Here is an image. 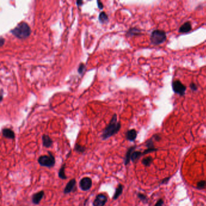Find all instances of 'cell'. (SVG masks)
Masks as SVG:
<instances>
[{
    "label": "cell",
    "mask_w": 206,
    "mask_h": 206,
    "mask_svg": "<svg viewBox=\"0 0 206 206\" xmlns=\"http://www.w3.org/2000/svg\"><path fill=\"white\" fill-rule=\"evenodd\" d=\"M121 128V123L117 120V116L115 114L113 115L110 122L103 131L101 135L103 140H106L116 134Z\"/></svg>",
    "instance_id": "obj_1"
},
{
    "label": "cell",
    "mask_w": 206,
    "mask_h": 206,
    "mask_svg": "<svg viewBox=\"0 0 206 206\" xmlns=\"http://www.w3.org/2000/svg\"><path fill=\"white\" fill-rule=\"evenodd\" d=\"M11 34L18 39H26L31 34V29L29 24L25 22L18 24L11 31Z\"/></svg>",
    "instance_id": "obj_2"
},
{
    "label": "cell",
    "mask_w": 206,
    "mask_h": 206,
    "mask_svg": "<svg viewBox=\"0 0 206 206\" xmlns=\"http://www.w3.org/2000/svg\"><path fill=\"white\" fill-rule=\"evenodd\" d=\"M48 155H41L38 159V162L41 166L48 168H54L56 164V160L55 156L51 153V152L48 151Z\"/></svg>",
    "instance_id": "obj_3"
},
{
    "label": "cell",
    "mask_w": 206,
    "mask_h": 206,
    "mask_svg": "<svg viewBox=\"0 0 206 206\" xmlns=\"http://www.w3.org/2000/svg\"><path fill=\"white\" fill-rule=\"evenodd\" d=\"M166 34L163 30H154L150 35V40L154 45H160L163 43L166 40Z\"/></svg>",
    "instance_id": "obj_4"
},
{
    "label": "cell",
    "mask_w": 206,
    "mask_h": 206,
    "mask_svg": "<svg viewBox=\"0 0 206 206\" xmlns=\"http://www.w3.org/2000/svg\"><path fill=\"white\" fill-rule=\"evenodd\" d=\"M173 91L180 96H184L186 93V86L183 85L180 81H174L172 83Z\"/></svg>",
    "instance_id": "obj_5"
},
{
    "label": "cell",
    "mask_w": 206,
    "mask_h": 206,
    "mask_svg": "<svg viewBox=\"0 0 206 206\" xmlns=\"http://www.w3.org/2000/svg\"><path fill=\"white\" fill-rule=\"evenodd\" d=\"M93 185L92 180L90 177H83L79 181V187L82 191H88Z\"/></svg>",
    "instance_id": "obj_6"
},
{
    "label": "cell",
    "mask_w": 206,
    "mask_h": 206,
    "mask_svg": "<svg viewBox=\"0 0 206 206\" xmlns=\"http://www.w3.org/2000/svg\"><path fill=\"white\" fill-rule=\"evenodd\" d=\"M108 201V198L103 193H99L96 195L93 202V206H105Z\"/></svg>",
    "instance_id": "obj_7"
},
{
    "label": "cell",
    "mask_w": 206,
    "mask_h": 206,
    "mask_svg": "<svg viewBox=\"0 0 206 206\" xmlns=\"http://www.w3.org/2000/svg\"><path fill=\"white\" fill-rule=\"evenodd\" d=\"M76 179H71L66 184V186L63 189V193L68 194L74 192V189H76Z\"/></svg>",
    "instance_id": "obj_8"
},
{
    "label": "cell",
    "mask_w": 206,
    "mask_h": 206,
    "mask_svg": "<svg viewBox=\"0 0 206 206\" xmlns=\"http://www.w3.org/2000/svg\"><path fill=\"white\" fill-rule=\"evenodd\" d=\"M45 192L44 190H41L38 192L34 193L31 197V201L35 205H38L40 204L41 200L44 198Z\"/></svg>",
    "instance_id": "obj_9"
},
{
    "label": "cell",
    "mask_w": 206,
    "mask_h": 206,
    "mask_svg": "<svg viewBox=\"0 0 206 206\" xmlns=\"http://www.w3.org/2000/svg\"><path fill=\"white\" fill-rule=\"evenodd\" d=\"M42 145L44 147L46 148H48L52 146L53 144V141L50 138V137L47 134H43L42 136Z\"/></svg>",
    "instance_id": "obj_10"
},
{
    "label": "cell",
    "mask_w": 206,
    "mask_h": 206,
    "mask_svg": "<svg viewBox=\"0 0 206 206\" xmlns=\"http://www.w3.org/2000/svg\"><path fill=\"white\" fill-rule=\"evenodd\" d=\"M3 136L6 138L14 140L15 138V134L14 131L10 128H4L2 130Z\"/></svg>",
    "instance_id": "obj_11"
},
{
    "label": "cell",
    "mask_w": 206,
    "mask_h": 206,
    "mask_svg": "<svg viewBox=\"0 0 206 206\" xmlns=\"http://www.w3.org/2000/svg\"><path fill=\"white\" fill-rule=\"evenodd\" d=\"M136 146H131L130 147L128 150L126 152V154L125 155V160H124V163H125V165L126 166L128 165L129 164L130 161H131V155L133 154V152L134 151V150L135 149Z\"/></svg>",
    "instance_id": "obj_12"
},
{
    "label": "cell",
    "mask_w": 206,
    "mask_h": 206,
    "mask_svg": "<svg viewBox=\"0 0 206 206\" xmlns=\"http://www.w3.org/2000/svg\"><path fill=\"white\" fill-rule=\"evenodd\" d=\"M137 136V133L135 129H130L126 133V138L130 141V142H134L136 139Z\"/></svg>",
    "instance_id": "obj_13"
},
{
    "label": "cell",
    "mask_w": 206,
    "mask_h": 206,
    "mask_svg": "<svg viewBox=\"0 0 206 206\" xmlns=\"http://www.w3.org/2000/svg\"><path fill=\"white\" fill-rule=\"evenodd\" d=\"M123 190V186L122 184H118L114 192V194L113 195V200H117L119 197H120V195L122 194Z\"/></svg>",
    "instance_id": "obj_14"
},
{
    "label": "cell",
    "mask_w": 206,
    "mask_h": 206,
    "mask_svg": "<svg viewBox=\"0 0 206 206\" xmlns=\"http://www.w3.org/2000/svg\"><path fill=\"white\" fill-rule=\"evenodd\" d=\"M192 30V25L190 22L184 23L179 29V32L181 34H185Z\"/></svg>",
    "instance_id": "obj_15"
},
{
    "label": "cell",
    "mask_w": 206,
    "mask_h": 206,
    "mask_svg": "<svg viewBox=\"0 0 206 206\" xmlns=\"http://www.w3.org/2000/svg\"><path fill=\"white\" fill-rule=\"evenodd\" d=\"M66 164L63 163L61 165V168L58 171V177L61 180H67V177L66 174Z\"/></svg>",
    "instance_id": "obj_16"
},
{
    "label": "cell",
    "mask_w": 206,
    "mask_h": 206,
    "mask_svg": "<svg viewBox=\"0 0 206 206\" xmlns=\"http://www.w3.org/2000/svg\"><path fill=\"white\" fill-rule=\"evenodd\" d=\"M142 33V31L137 28H131L126 33V36L128 37H132L134 36H137L140 35Z\"/></svg>",
    "instance_id": "obj_17"
},
{
    "label": "cell",
    "mask_w": 206,
    "mask_h": 206,
    "mask_svg": "<svg viewBox=\"0 0 206 206\" xmlns=\"http://www.w3.org/2000/svg\"><path fill=\"white\" fill-rule=\"evenodd\" d=\"M143 155V153L140 151H134L131 157V160L133 162H135L137 160H138Z\"/></svg>",
    "instance_id": "obj_18"
},
{
    "label": "cell",
    "mask_w": 206,
    "mask_h": 206,
    "mask_svg": "<svg viewBox=\"0 0 206 206\" xmlns=\"http://www.w3.org/2000/svg\"><path fill=\"white\" fill-rule=\"evenodd\" d=\"M86 149V148L85 146L81 145L78 143H76V145L74 146V151L77 152V153H83L85 152Z\"/></svg>",
    "instance_id": "obj_19"
},
{
    "label": "cell",
    "mask_w": 206,
    "mask_h": 206,
    "mask_svg": "<svg viewBox=\"0 0 206 206\" xmlns=\"http://www.w3.org/2000/svg\"><path fill=\"white\" fill-rule=\"evenodd\" d=\"M99 19L101 23H105L108 22V16L107 14L105 12H102L100 13L99 16Z\"/></svg>",
    "instance_id": "obj_20"
},
{
    "label": "cell",
    "mask_w": 206,
    "mask_h": 206,
    "mask_svg": "<svg viewBox=\"0 0 206 206\" xmlns=\"http://www.w3.org/2000/svg\"><path fill=\"white\" fill-rule=\"evenodd\" d=\"M153 158L151 157H147L146 158H144L142 160V163L146 166H149L153 162Z\"/></svg>",
    "instance_id": "obj_21"
},
{
    "label": "cell",
    "mask_w": 206,
    "mask_h": 206,
    "mask_svg": "<svg viewBox=\"0 0 206 206\" xmlns=\"http://www.w3.org/2000/svg\"><path fill=\"white\" fill-rule=\"evenodd\" d=\"M146 145L148 148V149H154V143H153V137H152L150 139L148 140L147 141V142L146 143Z\"/></svg>",
    "instance_id": "obj_22"
},
{
    "label": "cell",
    "mask_w": 206,
    "mask_h": 206,
    "mask_svg": "<svg viewBox=\"0 0 206 206\" xmlns=\"http://www.w3.org/2000/svg\"><path fill=\"white\" fill-rule=\"evenodd\" d=\"M206 187V181L203 180V181H200L197 183V187L199 189H204Z\"/></svg>",
    "instance_id": "obj_23"
},
{
    "label": "cell",
    "mask_w": 206,
    "mask_h": 206,
    "mask_svg": "<svg viewBox=\"0 0 206 206\" xmlns=\"http://www.w3.org/2000/svg\"><path fill=\"white\" fill-rule=\"evenodd\" d=\"M137 197H138V198L141 200V201H142L143 202H146L148 201V198L146 197V196H145V195L142 194V193H138L137 194Z\"/></svg>",
    "instance_id": "obj_24"
},
{
    "label": "cell",
    "mask_w": 206,
    "mask_h": 206,
    "mask_svg": "<svg viewBox=\"0 0 206 206\" xmlns=\"http://www.w3.org/2000/svg\"><path fill=\"white\" fill-rule=\"evenodd\" d=\"M85 70V64H83V63H81L80 65H79V68H78V73L80 74H82L84 72Z\"/></svg>",
    "instance_id": "obj_25"
},
{
    "label": "cell",
    "mask_w": 206,
    "mask_h": 206,
    "mask_svg": "<svg viewBox=\"0 0 206 206\" xmlns=\"http://www.w3.org/2000/svg\"><path fill=\"white\" fill-rule=\"evenodd\" d=\"M190 88L193 91H196L198 90L197 86L196 85V84L194 83H191L190 84Z\"/></svg>",
    "instance_id": "obj_26"
},
{
    "label": "cell",
    "mask_w": 206,
    "mask_h": 206,
    "mask_svg": "<svg viewBox=\"0 0 206 206\" xmlns=\"http://www.w3.org/2000/svg\"><path fill=\"white\" fill-rule=\"evenodd\" d=\"M157 150V149L154 148V149H147L146 150H145L143 153V155H146L148 153H152V152H154V151H155Z\"/></svg>",
    "instance_id": "obj_27"
},
{
    "label": "cell",
    "mask_w": 206,
    "mask_h": 206,
    "mask_svg": "<svg viewBox=\"0 0 206 206\" xmlns=\"http://www.w3.org/2000/svg\"><path fill=\"white\" fill-rule=\"evenodd\" d=\"M163 201L161 199H160L155 204V206H163Z\"/></svg>",
    "instance_id": "obj_28"
},
{
    "label": "cell",
    "mask_w": 206,
    "mask_h": 206,
    "mask_svg": "<svg viewBox=\"0 0 206 206\" xmlns=\"http://www.w3.org/2000/svg\"><path fill=\"white\" fill-rule=\"evenodd\" d=\"M97 6H98V7L102 10L103 8V3H102V1H97Z\"/></svg>",
    "instance_id": "obj_29"
},
{
    "label": "cell",
    "mask_w": 206,
    "mask_h": 206,
    "mask_svg": "<svg viewBox=\"0 0 206 206\" xmlns=\"http://www.w3.org/2000/svg\"><path fill=\"white\" fill-rule=\"evenodd\" d=\"M4 42H5L4 39L3 37H1V39H0V46L3 47V46L4 44Z\"/></svg>",
    "instance_id": "obj_30"
},
{
    "label": "cell",
    "mask_w": 206,
    "mask_h": 206,
    "mask_svg": "<svg viewBox=\"0 0 206 206\" xmlns=\"http://www.w3.org/2000/svg\"><path fill=\"white\" fill-rule=\"evenodd\" d=\"M76 4H77V6H81L82 5L83 1H80V0H79V1H78L76 2Z\"/></svg>",
    "instance_id": "obj_31"
},
{
    "label": "cell",
    "mask_w": 206,
    "mask_h": 206,
    "mask_svg": "<svg viewBox=\"0 0 206 206\" xmlns=\"http://www.w3.org/2000/svg\"><path fill=\"white\" fill-rule=\"evenodd\" d=\"M1 101H2V100H3V90H1Z\"/></svg>",
    "instance_id": "obj_32"
},
{
    "label": "cell",
    "mask_w": 206,
    "mask_h": 206,
    "mask_svg": "<svg viewBox=\"0 0 206 206\" xmlns=\"http://www.w3.org/2000/svg\"><path fill=\"white\" fill-rule=\"evenodd\" d=\"M71 150H70V151L69 152L68 154L66 155V157H67V158H69V157L70 156V155H71Z\"/></svg>",
    "instance_id": "obj_33"
},
{
    "label": "cell",
    "mask_w": 206,
    "mask_h": 206,
    "mask_svg": "<svg viewBox=\"0 0 206 206\" xmlns=\"http://www.w3.org/2000/svg\"><path fill=\"white\" fill-rule=\"evenodd\" d=\"M169 178H166L165 180H164L163 181H162V183H164V182H167V181H168V180H169Z\"/></svg>",
    "instance_id": "obj_34"
},
{
    "label": "cell",
    "mask_w": 206,
    "mask_h": 206,
    "mask_svg": "<svg viewBox=\"0 0 206 206\" xmlns=\"http://www.w3.org/2000/svg\"><path fill=\"white\" fill-rule=\"evenodd\" d=\"M87 202H88V199L85 200V202H84V203H83V205H84V206H85V205H86V203Z\"/></svg>",
    "instance_id": "obj_35"
}]
</instances>
